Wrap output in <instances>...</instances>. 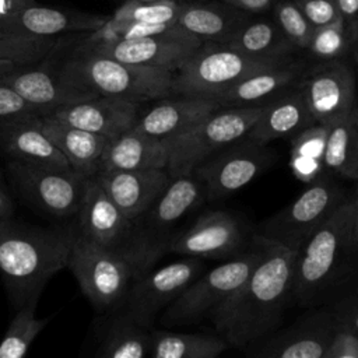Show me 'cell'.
<instances>
[{
	"label": "cell",
	"mask_w": 358,
	"mask_h": 358,
	"mask_svg": "<svg viewBox=\"0 0 358 358\" xmlns=\"http://www.w3.org/2000/svg\"><path fill=\"white\" fill-rule=\"evenodd\" d=\"M46 116L113 138L133 127L140 115L138 102L119 96L98 95L60 106Z\"/></svg>",
	"instance_id": "cell-21"
},
{
	"label": "cell",
	"mask_w": 358,
	"mask_h": 358,
	"mask_svg": "<svg viewBox=\"0 0 358 358\" xmlns=\"http://www.w3.org/2000/svg\"><path fill=\"white\" fill-rule=\"evenodd\" d=\"M357 253L352 199L347 197L295 253L292 302L302 308L322 305L330 291L355 270Z\"/></svg>",
	"instance_id": "cell-3"
},
{
	"label": "cell",
	"mask_w": 358,
	"mask_h": 358,
	"mask_svg": "<svg viewBox=\"0 0 358 358\" xmlns=\"http://www.w3.org/2000/svg\"><path fill=\"white\" fill-rule=\"evenodd\" d=\"M249 56L262 59H291L296 49L277 27L273 17L249 14L231 39L224 43Z\"/></svg>",
	"instance_id": "cell-30"
},
{
	"label": "cell",
	"mask_w": 358,
	"mask_h": 358,
	"mask_svg": "<svg viewBox=\"0 0 358 358\" xmlns=\"http://www.w3.org/2000/svg\"><path fill=\"white\" fill-rule=\"evenodd\" d=\"M347 199L330 172L306 185L289 204L260 224L256 235L298 252L312 232Z\"/></svg>",
	"instance_id": "cell-9"
},
{
	"label": "cell",
	"mask_w": 358,
	"mask_h": 358,
	"mask_svg": "<svg viewBox=\"0 0 358 358\" xmlns=\"http://www.w3.org/2000/svg\"><path fill=\"white\" fill-rule=\"evenodd\" d=\"M41 116L14 88L0 81V127Z\"/></svg>",
	"instance_id": "cell-41"
},
{
	"label": "cell",
	"mask_w": 358,
	"mask_h": 358,
	"mask_svg": "<svg viewBox=\"0 0 358 358\" xmlns=\"http://www.w3.org/2000/svg\"><path fill=\"white\" fill-rule=\"evenodd\" d=\"M203 271L201 259L185 256L159 268H150L133 281L122 308L137 323L151 329L157 315Z\"/></svg>",
	"instance_id": "cell-13"
},
{
	"label": "cell",
	"mask_w": 358,
	"mask_h": 358,
	"mask_svg": "<svg viewBox=\"0 0 358 358\" xmlns=\"http://www.w3.org/2000/svg\"><path fill=\"white\" fill-rule=\"evenodd\" d=\"M245 234L238 220L227 211H208L200 215L192 227L175 234L168 250L185 257L228 259L242 249Z\"/></svg>",
	"instance_id": "cell-19"
},
{
	"label": "cell",
	"mask_w": 358,
	"mask_h": 358,
	"mask_svg": "<svg viewBox=\"0 0 358 358\" xmlns=\"http://www.w3.org/2000/svg\"><path fill=\"white\" fill-rule=\"evenodd\" d=\"M327 126L313 123L291 137V157L322 159L324 154Z\"/></svg>",
	"instance_id": "cell-40"
},
{
	"label": "cell",
	"mask_w": 358,
	"mask_h": 358,
	"mask_svg": "<svg viewBox=\"0 0 358 358\" xmlns=\"http://www.w3.org/2000/svg\"><path fill=\"white\" fill-rule=\"evenodd\" d=\"M203 194V187L193 175L173 176L154 204L134 220L154 262L166 253L175 227L200 203Z\"/></svg>",
	"instance_id": "cell-16"
},
{
	"label": "cell",
	"mask_w": 358,
	"mask_h": 358,
	"mask_svg": "<svg viewBox=\"0 0 358 358\" xmlns=\"http://www.w3.org/2000/svg\"><path fill=\"white\" fill-rule=\"evenodd\" d=\"M260 110L262 105L221 106L185 131L164 138L168 151L166 171L171 178L192 175L208 157L246 136Z\"/></svg>",
	"instance_id": "cell-7"
},
{
	"label": "cell",
	"mask_w": 358,
	"mask_h": 358,
	"mask_svg": "<svg viewBox=\"0 0 358 358\" xmlns=\"http://www.w3.org/2000/svg\"><path fill=\"white\" fill-rule=\"evenodd\" d=\"M334 322L358 334V268L347 274L327 295L324 302Z\"/></svg>",
	"instance_id": "cell-38"
},
{
	"label": "cell",
	"mask_w": 358,
	"mask_h": 358,
	"mask_svg": "<svg viewBox=\"0 0 358 358\" xmlns=\"http://www.w3.org/2000/svg\"><path fill=\"white\" fill-rule=\"evenodd\" d=\"M66 36L43 38L31 35L0 34V62H10L17 66H27L42 62L59 53L71 41Z\"/></svg>",
	"instance_id": "cell-34"
},
{
	"label": "cell",
	"mask_w": 358,
	"mask_h": 358,
	"mask_svg": "<svg viewBox=\"0 0 358 358\" xmlns=\"http://www.w3.org/2000/svg\"><path fill=\"white\" fill-rule=\"evenodd\" d=\"M76 217L78 235L101 246L136 252L152 268L155 262L140 238L136 221L119 210L96 178H90Z\"/></svg>",
	"instance_id": "cell-12"
},
{
	"label": "cell",
	"mask_w": 358,
	"mask_h": 358,
	"mask_svg": "<svg viewBox=\"0 0 358 358\" xmlns=\"http://www.w3.org/2000/svg\"><path fill=\"white\" fill-rule=\"evenodd\" d=\"M38 301H29L17 308L15 315L0 341V358H21L36 336L45 329L48 317H36Z\"/></svg>",
	"instance_id": "cell-35"
},
{
	"label": "cell",
	"mask_w": 358,
	"mask_h": 358,
	"mask_svg": "<svg viewBox=\"0 0 358 358\" xmlns=\"http://www.w3.org/2000/svg\"><path fill=\"white\" fill-rule=\"evenodd\" d=\"M122 1H124V0H122ZM138 1H154V0H138Z\"/></svg>",
	"instance_id": "cell-52"
},
{
	"label": "cell",
	"mask_w": 358,
	"mask_h": 358,
	"mask_svg": "<svg viewBox=\"0 0 358 358\" xmlns=\"http://www.w3.org/2000/svg\"><path fill=\"white\" fill-rule=\"evenodd\" d=\"M351 53H352V56H354V60H355V63L358 64V39H357V42L354 43Z\"/></svg>",
	"instance_id": "cell-51"
},
{
	"label": "cell",
	"mask_w": 358,
	"mask_h": 358,
	"mask_svg": "<svg viewBox=\"0 0 358 358\" xmlns=\"http://www.w3.org/2000/svg\"><path fill=\"white\" fill-rule=\"evenodd\" d=\"M273 20L280 31L296 49L302 50L308 48L313 27L294 3V0H277L273 6Z\"/></svg>",
	"instance_id": "cell-39"
},
{
	"label": "cell",
	"mask_w": 358,
	"mask_h": 358,
	"mask_svg": "<svg viewBox=\"0 0 358 358\" xmlns=\"http://www.w3.org/2000/svg\"><path fill=\"white\" fill-rule=\"evenodd\" d=\"M0 151L8 159L48 168H71L42 129V116L0 127Z\"/></svg>",
	"instance_id": "cell-26"
},
{
	"label": "cell",
	"mask_w": 358,
	"mask_h": 358,
	"mask_svg": "<svg viewBox=\"0 0 358 358\" xmlns=\"http://www.w3.org/2000/svg\"><path fill=\"white\" fill-rule=\"evenodd\" d=\"M67 268L74 274L81 292L99 313H112L123 306L133 281L147 270L136 252L94 243L76 231Z\"/></svg>",
	"instance_id": "cell-5"
},
{
	"label": "cell",
	"mask_w": 358,
	"mask_h": 358,
	"mask_svg": "<svg viewBox=\"0 0 358 358\" xmlns=\"http://www.w3.org/2000/svg\"><path fill=\"white\" fill-rule=\"evenodd\" d=\"M306 50L319 62L345 59L352 50V42L341 18L315 27Z\"/></svg>",
	"instance_id": "cell-37"
},
{
	"label": "cell",
	"mask_w": 358,
	"mask_h": 358,
	"mask_svg": "<svg viewBox=\"0 0 358 358\" xmlns=\"http://www.w3.org/2000/svg\"><path fill=\"white\" fill-rule=\"evenodd\" d=\"M109 17L105 14L43 6L36 1L11 17L0 34L43 38L78 35L99 29L108 22Z\"/></svg>",
	"instance_id": "cell-20"
},
{
	"label": "cell",
	"mask_w": 358,
	"mask_h": 358,
	"mask_svg": "<svg viewBox=\"0 0 358 358\" xmlns=\"http://www.w3.org/2000/svg\"><path fill=\"white\" fill-rule=\"evenodd\" d=\"M15 211V206L13 199L10 197L7 189L0 182V220L13 218Z\"/></svg>",
	"instance_id": "cell-47"
},
{
	"label": "cell",
	"mask_w": 358,
	"mask_h": 358,
	"mask_svg": "<svg viewBox=\"0 0 358 358\" xmlns=\"http://www.w3.org/2000/svg\"><path fill=\"white\" fill-rule=\"evenodd\" d=\"M76 227L42 228L0 220V277L15 308L38 301L48 281L67 268Z\"/></svg>",
	"instance_id": "cell-2"
},
{
	"label": "cell",
	"mask_w": 358,
	"mask_h": 358,
	"mask_svg": "<svg viewBox=\"0 0 358 358\" xmlns=\"http://www.w3.org/2000/svg\"><path fill=\"white\" fill-rule=\"evenodd\" d=\"M42 129L74 171L87 178L96 176L110 138L67 124L52 116H42Z\"/></svg>",
	"instance_id": "cell-28"
},
{
	"label": "cell",
	"mask_w": 358,
	"mask_h": 358,
	"mask_svg": "<svg viewBox=\"0 0 358 358\" xmlns=\"http://www.w3.org/2000/svg\"><path fill=\"white\" fill-rule=\"evenodd\" d=\"M228 348L229 344L220 336L150 329L152 358H217Z\"/></svg>",
	"instance_id": "cell-32"
},
{
	"label": "cell",
	"mask_w": 358,
	"mask_h": 358,
	"mask_svg": "<svg viewBox=\"0 0 358 358\" xmlns=\"http://www.w3.org/2000/svg\"><path fill=\"white\" fill-rule=\"evenodd\" d=\"M275 159L277 155L268 144L243 136L203 161L192 175L208 199H221L253 182Z\"/></svg>",
	"instance_id": "cell-11"
},
{
	"label": "cell",
	"mask_w": 358,
	"mask_h": 358,
	"mask_svg": "<svg viewBox=\"0 0 358 358\" xmlns=\"http://www.w3.org/2000/svg\"><path fill=\"white\" fill-rule=\"evenodd\" d=\"M313 123L305 96L295 84L262 105L260 115L246 136L268 144L278 138L292 137Z\"/></svg>",
	"instance_id": "cell-24"
},
{
	"label": "cell",
	"mask_w": 358,
	"mask_h": 358,
	"mask_svg": "<svg viewBox=\"0 0 358 358\" xmlns=\"http://www.w3.org/2000/svg\"><path fill=\"white\" fill-rule=\"evenodd\" d=\"M312 27H320L338 18L334 0H294Z\"/></svg>",
	"instance_id": "cell-43"
},
{
	"label": "cell",
	"mask_w": 358,
	"mask_h": 358,
	"mask_svg": "<svg viewBox=\"0 0 358 358\" xmlns=\"http://www.w3.org/2000/svg\"><path fill=\"white\" fill-rule=\"evenodd\" d=\"M13 186L28 204L53 218L76 217L90 178L73 168L35 166L8 159Z\"/></svg>",
	"instance_id": "cell-10"
},
{
	"label": "cell",
	"mask_w": 358,
	"mask_h": 358,
	"mask_svg": "<svg viewBox=\"0 0 358 358\" xmlns=\"http://www.w3.org/2000/svg\"><path fill=\"white\" fill-rule=\"evenodd\" d=\"M15 67H18V66L14 64V63H10V62H0V76H3V74H6V73L11 71V70L15 69Z\"/></svg>",
	"instance_id": "cell-49"
},
{
	"label": "cell",
	"mask_w": 358,
	"mask_h": 358,
	"mask_svg": "<svg viewBox=\"0 0 358 358\" xmlns=\"http://www.w3.org/2000/svg\"><path fill=\"white\" fill-rule=\"evenodd\" d=\"M338 11V17L341 18L347 34L354 43L358 39V0H334Z\"/></svg>",
	"instance_id": "cell-44"
},
{
	"label": "cell",
	"mask_w": 358,
	"mask_h": 358,
	"mask_svg": "<svg viewBox=\"0 0 358 358\" xmlns=\"http://www.w3.org/2000/svg\"><path fill=\"white\" fill-rule=\"evenodd\" d=\"M55 55L34 64L18 66L0 76V81L14 88L41 116L60 106L98 96L96 92L67 80L60 73L57 60H53Z\"/></svg>",
	"instance_id": "cell-18"
},
{
	"label": "cell",
	"mask_w": 358,
	"mask_h": 358,
	"mask_svg": "<svg viewBox=\"0 0 358 358\" xmlns=\"http://www.w3.org/2000/svg\"><path fill=\"white\" fill-rule=\"evenodd\" d=\"M187 1L189 0H124L115 10L110 18L122 22H178V18L183 11L185 6L187 4Z\"/></svg>",
	"instance_id": "cell-36"
},
{
	"label": "cell",
	"mask_w": 358,
	"mask_h": 358,
	"mask_svg": "<svg viewBox=\"0 0 358 358\" xmlns=\"http://www.w3.org/2000/svg\"><path fill=\"white\" fill-rule=\"evenodd\" d=\"M221 1L248 14H263L271 10L277 0H221Z\"/></svg>",
	"instance_id": "cell-45"
},
{
	"label": "cell",
	"mask_w": 358,
	"mask_h": 358,
	"mask_svg": "<svg viewBox=\"0 0 358 358\" xmlns=\"http://www.w3.org/2000/svg\"><path fill=\"white\" fill-rule=\"evenodd\" d=\"M327 126L323 164L333 176L358 182V127L350 116Z\"/></svg>",
	"instance_id": "cell-33"
},
{
	"label": "cell",
	"mask_w": 358,
	"mask_h": 358,
	"mask_svg": "<svg viewBox=\"0 0 358 358\" xmlns=\"http://www.w3.org/2000/svg\"><path fill=\"white\" fill-rule=\"evenodd\" d=\"M350 117L352 119V122H354L355 126L358 127V99L355 101V105H354V108H352V110H351V113H350Z\"/></svg>",
	"instance_id": "cell-50"
},
{
	"label": "cell",
	"mask_w": 358,
	"mask_h": 358,
	"mask_svg": "<svg viewBox=\"0 0 358 358\" xmlns=\"http://www.w3.org/2000/svg\"><path fill=\"white\" fill-rule=\"evenodd\" d=\"M95 178L119 210L133 221L154 204L171 182L165 168L109 171Z\"/></svg>",
	"instance_id": "cell-22"
},
{
	"label": "cell",
	"mask_w": 358,
	"mask_h": 358,
	"mask_svg": "<svg viewBox=\"0 0 358 358\" xmlns=\"http://www.w3.org/2000/svg\"><path fill=\"white\" fill-rule=\"evenodd\" d=\"M296 85L301 88L315 123L330 124L350 116L357 101L355 74L345 59L319 62L306 69Z\"/></svg>",
	"instance_id": "cell-15"
},
{
	"label": "cell",
	"mask_w": 358,
	"mask_h": 358,
	"mask_svg": "<svg viewBox=\"0 0 358 358\" xmlns=\"http://www.w3.org/2000/svg\"><path fill=\"white\" fill-rule=\"evenodd\" d=\"M305 70V63L291 59L281 64L255 71L213 95L210 99L222 108L259 106L294 87Z\"/></svg>",
	"instance_id": "cell-23"
},
{
	"label": "cell",
	"mask_w": 358,
	"mask_h": 358,
	"mask_svg": "<svg viewBox=\"0 0 358 358\" xmlns=\"http://www.w3.org/2000/svg\"><path fill=\"white\" fill-rule=\"evenodd\" d=\"M157 99V103L138 116L134 126L157 138H168L193 126L196 122L221 108L215 101L201 95H179Z\"/></svg>",
	"instance_id": "cell-25"
},
{
	"label": "cell",
	"mask_w": 358,
	"mask_h": 358,
	"mask_svg": "<svg viewBox=\"0 0 358 358\" xmlns=\"http://www.w3.org/2000/svg\"><path fill=\"white\" fill-rule=\"evenodd\" d=\"M248 15V13L236 10L221 0H189L178 18V24L203 43H227Z\"/></svg>",
	"instance_id": "cell-29"
},
{
	"label": "cell",
	"mask_w": 358,
	"mask_h": 358,
	"mask_svg": "<svg viewBox=\"0 0 358 358\" xmlns=\"http://www.w3.org/2000/svg\"><path fill=\"white\" fill-rule=\"evenodd\" d=\"M262 241L263 255L248 280L210 316L218 336L229 347L241 350L277 330L288 302H292L296 252L264 238Z\"/></svg>",
	"instance_id": "cell-1"
},
{
	"label": "cell",
	"mask_w": 358,
	"mask_h": 358,
	"mask_svg": "<svg viewBox=\"0 0 358 358\" xmlns=\"http://www.w3.org/2000/svg\"><path fill=\"white\" fill-rule=\"evenodd\" d=\"M352 199V231H354V239L358 248V190Z\"/></svg>",
	"instance_id": "cell-48"
},
{
	"label": "cell",
	"mask_w": 358,
	"mask_h": 358,
	"mask_svg": "<svg viewBox=\"0 0 358 358\" xmlns=\"http://www.w3.org/2000/svg\"><path fill=\"white\" fill-rule=\"evenodd\" d=\"M201 45L203 42L197 36L189 34L180 27L171 34L158 36L116 39L91 45L73 42V48L70 50L98 53L120 62L176 73Z\"/></svg>",
	"instance_id": "cell-14"
},
{
	"label": "cell",
	"mask_w": 358,
	"mask_h": 358,
	"mask_svg": "<svg viewBox=\"0 0 358 358\" xmlns=\"http://www.w3.org/2000/svg\"><path fill=\"white\" fill-rule=\"evenodd\" d=\"M333 329L329 308L312 306L294 323L278 327L243 352L253 358H324Z\"/></svg>",
	"instance_id": "cell-17"
},
{
	"label": "cell",
	"mask_w": 358,
	"mask_h": 358,
	"mask_svg": "<svg viewBox=\"0 0 358 358\" xmlns=\"http://www.w3.org/2000/svg\"><path fill=\"white\" fill-rule=\"evenodd\" d=\"M252 248L197 275L164 310L159 323L166 327H189L206 317L238 289L263 255V241L253 235Z\"/></svg>",
	"instance_id": "cell-6"
},
{
	"label": "cell",
	"mask_w": 358,
	"mask_h": 358,
	"mask_svg": "<svg viewBox=\"0 0 358 358\" xmlns=\"http://www.w3.org/2000/svg\"><path fill=\"white\" fill-rule=\"evenodd\" d=\"M166 164L168 151L164 140L133 126L108 141L99 172L166 169Z\"/></svg>",
	"instance_id": "cell-27"
},
{
	"label": "cell",
	"mask_w": 358,
	"mask_h": 358,
	"mask_svg": "<svg viewBox=\"0 0 358 358\" xmlns=\"http://www.w3.org/2000/svg\"><path fill=\"white\" fill-rule=\"evenodd\" d=\"M57 66L67 80L98 95L126 98L138 103L173 95L175 73L169 70L77 50H69L57 60Z\"/></svg>",
	"instance_id": "cell-4"
},
{
	"label": "cell",
	"mask_w": 358,
	"mask_h": 358,
	"mask_svg": "<svg viewBox=\"0 0 358 358\" xmlns=\"http://www.w3.org/2000/svg\"><path fill=\"white\" fill-rule=\"evenodd\" d=\"M35 3L36 0H0V31L11 17Z\"/></svg>",
	"instance_id": "cell-46"
},
{
	"label": "cell",
	"mask_w": 358,
	"mask_h": 358,
	"mask_svg": "<svg viewBox=\"0 0 358 358\" xmlns=\"http://www.w3.org/2000/svg\"><path fill=\"white\" fill-rule=\"evenodd\" d=\"M94 355L96 358L150 357V329L137 323L123 308L113 310L102 327Z\"/></svg>",
	"instance_id": "cell-31"
},
{
	"label": "cell",
	"mask_w": 358,
	"mask_h": 358,
	"mask_svg": "<svg viewBox=\"0 0 358 358\" xmlns=\"http://www.w3.org/2000/svg\"><path fill=\"white\" fill-rule=\"evenodd\" d=\"M291 59H262L249 56L224 43L204 42L175 73L172 94L211 98L255 71Z\"/></svg>",
	"instance_id": "cell-8"
},
{
	"label": "cell",
	"mask_w": 358,
	"mask_h": 358,
	"mask_svg": "<svg viewBox=\"0 0 358 358\" xmlns=\"http://www.w3.org/2000/svg\"><path fill=\"white\" fill-rule=\"evenodd\" d=\"M324 358H358V334L334 322Z\"/></svg>",
	"instance_id": "cell-42"
}]
</instances>
